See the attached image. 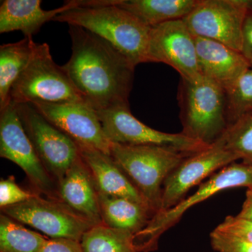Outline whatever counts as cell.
Segmentation results:
<instances>
[{
	"instance_id": "6da1fadb",
	"label": "cell",
	"mask_w": 252,
	"mask_h": 252,
	"mask_svg": "<svg viewBox=\"0 0 252 252\" xmlns=\"http://www.w3.org/2000/svg\"><path fill=\"white\" fill-rule=\"evenodd\" d=\"M72 55L63 69L83 99L95 111L129 104L135 66L108 41L69 26Z\"/></svg>"
},
{
	"instance_id": "7a4b0ae2",
	"label": "cell",
	"mask_w": 252,
	"mask_h": 252,
	"mask_svg": "<svg viewBox=\"0 0 252 252\" xmlns=\"http://www.w3.org/2000/svg\"><path fill=\"white\" fill-rule=\"evenodd\" d=\"M79 6L60 14L54 21L78 26L116 48L135 67L147 63L151 28L113 0H79Z\"/></svg>"
},
{
	"instance_id": "3957f363",
	"label": "cell",
	"mask_w": 252,
	"mask_h": 252,
	"mask_svg": "<svg viewBox=\"0 0 252 252\" xmlns=\"http://www.w3.org/2000/svg\"><path fill=\"white\" fill-rule=\"evenodd\" d=\"M177 99L185 135L211 145L228 128L225 91L207 78L181 79Z\"/></svg>"
},
{
	"instance_id": "277c9868",
	"label": "cell",
	"mask_w": 252,
	"mask_h": 252,
	"mask_svg": "<svg viewBox=\"0 0 252 252\" xmlns=\"http://www.w3.org/2000/svg\"><path fill=\"white\" fill-rule=\"evenodd\" d=\"M110 155L142 194L154 215L161 210L168 175L190 155L156 145L111 144Z\"/></svg>"
},
{
	"instance_id": "5b68a950",
	"label": "cell",
	"mask_w": 252,
	"mask_h": 252,
	"mask_svg": "<svg viewBox=\"0 0 252 252\" xmlns=\"http://www.w3.org/2000/svg\"><path fill=\"white\" fill-rule=\"evenodd\" d=\"M10 97L16 104L85 101L62 66L54 62L46 43L34 42L29 63L15 81Z\"/></svg>"
},
{
	"instance_id": "8992f818",
	"label": "cell",
	"mask_w": 252,
	"mask_h": 252,
	"mask_svg": "<svg viewBox=\"0 0 252 252\" xmlns=\"http://www.w3.org/2000/svg\"><path fill=\"white\" fill-rule=\"evenodd\" d=\"M237 187L252 188V165L233 162L212 175L193 195L169 210L156 213L147 226L134 236L136 250L137 252L154 251L160 236L178 223L187 210L222 190Z\"/></svg>"
},
{
	"instance_id": "52a82bcc",
	"label": "cell",
	"mask_w": 252,
	"mask_h": 252,
	"mask_svg": "<svg viewBox=\"0 0 252 252\" xmlns=\"http://www.w3.org/2000/svg\"><path fill=\"white\" fill-rule=\"evenodd\" d=\"M97 113L111 143L160 146L187 155L198 153L210 146L182 132L167 133L152 128L132 115L129 104H118Z\"/></svg>"
},
{
	"instance_id": "ba28073f",
	"label": "cell",
	"mask_w": 252,
	"mask_h": 252,
	"mask_svg": "<svg viewBox=\"0 0 252 252\" xmlns=\"http://www.w3.org/2000/svg\"><path fill=\"white\" fill-rule=\"evenodd\" d=\"M252 1L198 0L183 21L194 36L218 41L242 53L243 31Z\"/></svg>"
},
{
	"instance_id": "9c48e42d",
	"label": "cell",
	"mask_w": 252,
	"mask_h": 252,
	"mask_svg": "<svg viewBox=\"0 0 252 252\" xmlns=\"http://www.w3.org/2000/svg\"><path fill=\"white\" fill-rule=\"evenodd\" d=\"M14 104L36 154L58 183L80 157L79 146L31 104Z\"/></svg>"
},
{
	"instance_id": "30bf717a",
	"label": "cell",
	"mask_w": 252,
	"mask_h": 252,
	"mask_svg": "<svg viewBox=\"0 0 252 252\" xmlns=\"http://www.w3.org/2000/svg\"><path fill=\"white\" fill-rule=\"evenodd\" d=\"M0 157L22 169L36 193L59 200L57 183L36 154L11 102L0 112Z\"/></svg>"
},
{
	"instance_id": "8fae6325",
	"label": "cell",
	"mask_w": 252,
	"mask_h": 252,
	"mask_svg": "<svg viewBox=\"0 0 252 252\" xmlns=\"http://www.w3.org/2000/svg\"><path fill=\"white\" fill-rule=\"evenodd\" d=\"M1 210L4 215L35 228L51 239L80 242L84 233L94 226L61 200L36 193L27 201Z\"/></svg>"
},
{
	"instance_id": "7c38bea8",
	"label": "cell",
	"mask_w": 252,
	"mask_h": 252,
	"mask_svg": "<svg viewBox=\"0 0 252 252\" xmlns=\"http://www.w3.org/2000/svg\"><path fill=\"white\" fill-rule=\"evenodd\" d=\"M147 63H165L185 80L195 81L203 77L199 68L195 36L182 19L151 28Z\"/></svg>"
},
{
	"instance_id": "4fadbf2b",
	"label": "cell",
	"mask_w": 252,
	"mask_h": 252,
	"mask_svg": "<svg viewBox=\"0 0 252 252\" xmlns=\"http://www.w3.org/2000/svg\"><path fill=\"white\" fill-rule=\"evenodd\" d=\"M238 160L225 147L223 136L201 152L186 158L164 182L160 212L175 207L193 187Z\"/></svg>"
},
{
	"instance_id": "5bb4252c",
	"label": "cell",
	"mask_w": 252,
	"mask_h": 252,
	"mask_svg": "<svg viewBox=\"0 0 252 252\" xmlns=\"http://www.w3.org/2000/svg\"><path fill=\"white\" fill-rule=\"evenodd\" d=\"M31 104L78 145L92 147L110 154L112 143L104 134L97 111L85 101Z\"/></svg>"
},
{
	"instance_id": "9a60e30c",
	"label": "cell",
	"mask_w": 252,
	"mask_h": 252,
	"mask_svg": "<svg viewBox=\"0 0 252 252\" xmlns=\"http://www.w3.org/2000/svg\"><path fill=\"white\" fill-rule=\"evenodd\" d=\"M199 68L207 78L227 92L251 64L240 51L205 38L195 36Z\"/></svg>"
},
{
	"instance_id": "2e32d148",
	"label": "cell",
	"mask_w": 252,
	"mask_h": 252,
	"mask_svg": "<svg viewBox=\"0 0 252 252\" xmlns=\"http://www.w3.org/2000/svg\"><path fill=\"white\" fill-rule=\"evenodd\" d=\"M59 200L94 225L103 224L98 191L80 157L57 183Z\"/></svg>"
},
{
	"instance_id": "e0dca14e",
	"label": "cell",
	"mask_w": 252,
	"mask_h": 252,
	"mask_svg": "<svg viewBox=\"0 0 252 252\" xmlns=\"http://www.w3.org/2000/svg\"><path fill=\"white\" fill-rule=\"evenodd\" d=\"M78 146L81 158L89 168L99 193L129 198L150 207L110 154L92 147Z\"/></svg>"
},
{
	"instance_id": "ac0fdd59",
	"label": "cell",
	"mask_w": 252,
	"mask_h": 252,
	"mask_svg": "<svg viewBox=\"0 0 252 252\" xmlns=\"http://www.w3.org/2000/svg\"><path fill=\"white\" fill-rule=\"evenodd\" d=\"M41 0H4L0 6V33L21 31L25 37H32L45 23L60 14L79 7L78 0L65 1L57 9L44 10Z\"/></svg>"
},
{
	"instance_id": "d6986e66",
	"label": "cell",
	"mask_w": 252,
	"mask_h": 252,
	"mask_svg": "<svg viewBox=\"0 0 252 252\" xmlns=\"http://www.w3.org/2000/svg\"><path fill=\"white\" fill-rule=\"evenodd\" d=\"M98 195L102 222L109 228L135 236L147 226L154 215L150 207L130 199L99 193Z\"/></svg>"
},
{
	"instance_id": "ffe728a7",
	"label": "cell",
	"mask_w": 252,
	"mask_h": 252,
	"mask_svg": "<svg viewBox=\"0 0 252 252\" xmlns=\"http://www.w3.org/2000/svg\"><path fill=\"white\" fill-rule=\"evenodd\" d=\"M114 4L134 15L150 28L183 19L198 4V0H113Z\"/></svg>"
},
{
	"instance_id": "44dd1931",
	"label": "cell",
	"mask_w": 252,
	"mask_h": 252,
	"mask_svg": "<svg viewBox=\"0 0 252 252\" xmlns=\"http://www.w3.org/2000/svg\"><path fill=\"white\" fill-rule=\"evenodd\" d=\"M34 44L32 37H24L0 46V112L11 103V88L29 63Z\"/></svg>"
},
{
	"instance_id": "7402d4cb",
	"label": "cell",
	"mask_w": 252,
	"mask_h": 252,
	"mask_svg": "<svg viewBox=\"0 0 252 252\" xmlns=\"http://www.w3.org/2000/svg\"><path fill=\"white\" fill-rule=\"evenodd\" d=\"M47 240L7 215H0V252H39Z\"/></svg>"
},
{
	"instance_id": "603a6c76",
	"label": "cell",
	"mask_w": 252,
	"mask_h": 252,
	"mask_svg": "<svg viewBox=\"0 0 252 252\" xmlns=\"http://www.w3.org/2000/svg\"><path fill=\"white\" fill-rule=\"evenodd\" d=\"M80 244L83 252H137L133 235L104 224L94 225L87 230Z\"/></svg>"
},
{
	"instance_id": "cb8c5ba5",
	"label": "cell",
	"mask_w": 252,
	"mask_h": 252,
	"mask_svg": "<svg viewBox=\"0 0 252 252\" xmlns=\"http://www.w3.org/2000/svg\"><path fill=\"white\" fill-rule=\"evenodd\" d=\"M225 94L228 126L244 116L252 114V67Z\"/></svg>"
},
{
	"instance_id": "d4e9b609",
	"label": "cell",
	"mask_w": 252,
	"mask_h": 252,
	"mask_svg": "<svg viewBox=\"0 0 252 252\" xmlns=\"http://www.w3.org/2000/svg\"><path fill=\"white\" fill-rule=\"evenodd\" d=\"M223 136L225 147L243 160L252 165V114L244 116L228 126Z\"/></svg>"
},
{
	"instance_id": "484cf974",
	"label": "cell",
	"mask_w": 252,
	"mask_h": 252,
	"mask_svg": "<svg viewBox=\"0 0 252 252\" xmlns=\"http://www.w3.org/2000/svg\"><path fill=\"white\" fill-rule=\"evenodd\" d=\"M36 192L28 191L19 187L14 177L0 181V207L5 208L27 201Z\"/></svg>"
},
{
	"instance_id": "4316f807",
	"label": "cell",
	"mask_w": 252,
	"mask_h": 252,
	"mask_svg": "<svg viewBox=\"0 0 252 252\" xmlns=\"http://www.w3.org/2000/svg\"><path fill=\"white\" fill-rule=\"evenodd\" d=\"M215 230L252 243V220L228 216Z\"/></svg>"
},
{
	"instance_id": "83f0119b",
	"label": "cell",
	"mask_w": 252,
	"mask_h": 252,
	"mask_svg": "<svg viewBox=\"0 0 252 252\" xmlns=\"http://www.w3.org/2000/svg\"><path fill=\"white\" fill-rule=\"evenodd\" d=\"M212 248L218 252H252V243L214 230L210 234Z\"/></svg>"
},
{
	"instance_id": "f1b7e54d",
	"label": "cell",
	"mask_w": 252,
	"mask_h": 252,
	"mask_svg": "<svg viewBox=\"0 0 252 252\" xmlns=\"http://www.w3.org/2000/svg\"><path fill=\"white\" fill-rule=\"evenodd\" d=\"M39 252H83L80 242L69 239H48Z\"/></svg>"
},
{
	"instance_id": "f546056e",
	"label": "cell",
	"mask_w": 252,
	"mask_h": 252,
	"mask_svg": "<svg viewBox=\"0 0 252 252\" xmlns=\"http://www.w3.org/2000/svg\"><path fill=\"white\" fill-rule=\"evenodd\" d=\"M242 54L252 67V7L249 11L243 31V44Z\"/></svg>"
},
{
	"instance_id": "4dcf8cb0",
	"label": "cell",
	"mask_w": 252,
	"mask_h": 252,
	"mask_svg": "<svg viewBox=\"0 0 252 252\" xmlns=\"http://www.w3.org/2000/svg\"><path fill=\"white\" fill-rule=\"evenodd\" d=\"M238 216L247 220H252V187L247 190L246 198L244 202L241 211L238 214Z\"/></svg>"
}]
</instances>
